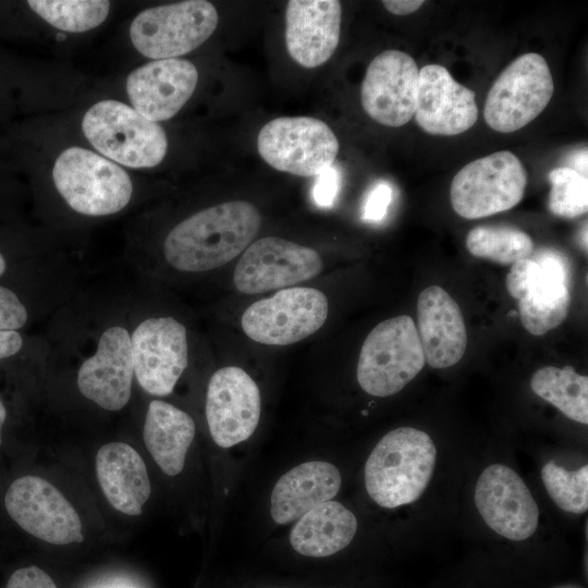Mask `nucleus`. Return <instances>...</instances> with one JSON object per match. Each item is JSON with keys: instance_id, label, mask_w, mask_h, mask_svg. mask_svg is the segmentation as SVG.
<instances>
[{"instance_id": "1", "label": "nucleus", "mask_w": 588, "mask_h": 588, "mask_svg": "<svg viewBox=\"0 0 588 588\" xmlns=\"http://www.w3.org/2000/svg\"><path fill=\"white\" fill-rule=\"evenodd\" d=\"M257 208L233 200L198 211L176 224L163 243L166 261L184 272L219 268L245 250L260 228Z\"/></svg>"}, {"instance_id": "2", "label": "nucleus", "mask_w": 588, "mask_h": 588, "mask_svg": "<svg viewBox=\"0 0 588 588\" xmlns=\"http://www.w3.org/2000/svg\"><path fill=\"white\" fill-rule=\"evenodd\" d=\"M437 450L430 436L400 427L383 436L365 464V486L380 506L394 509L415 502L433 474Z\"/></svg>"}, {"instance_id": "3", "label": "nucleus", "mask_w": 588, "mask_h": 588, "mask_svg": "<svg viewBox=\"0 0 588 588\" xmlns=\"http://www.w3.org/2000/svg\"><path fill=\"white\" fill-rule=\"evenodd\" d=\"M571 268L564 255L542 249L512 265L505 279L510 295L518 299L523 326L532 335L559 327L568 314Z\"/></svg>"}, {"instance_id": "4", "label": "nucleus", "mask_w": 588, "mask_h": 588, "mask_svg": "<svg viewBox=\"0 0 588 588\" xmlns=\"http://www.w3.org/2000/svg\"><path fill=\"white\" fill-rule=\"evenodd\" d=\"M425 364L414 320L396 316L381 321L366 336L357 364V381L372 396H390L409 383Z\"/></svg>"}, {"instance_id": "5", "label": "nucleus", "mask_w": 588, "mask_h": 588, "mask_svg": "<svg viewBox=\"0 0 588 588\" xmlns=\"http://www.w3.org/2000/svg\"><path fill=\"white\" fill-rule=\"evenodd\" d=\"M88 142L103 156L130 168H152L168 149L164 130L117 100L91 106L82 121Z\"/></svg>"}, {"instance_id": "6", "label": "nucleus", "mask_w": 588, "mask_h": 588, "mask_svg": "<svg viewBox=\"0 0 588 588\" xmlns=\"http://www.w3.org/2000/svg\"><path fill=\"white\" fill-rule=\"evenodd\" d=\"M52 177L66 204L86 216L119 212L133 194L130 175L121 167L82 147H70L59 155Z\"/></svg>"}, {"instance_id": "7", "label": "nucleus", "mask_w": 588, "mask_h": 588, "mask_svg": "<svg viewBox=\"0 0 588 588\" xmlns=\"http://www.w3.org/2000/svg\"><path fill=\"white\" fill-rule=\"evenodd\" d=\"M218 12L206 0H186L149 8L138 13L130 38L143 56L173 59L203 45L216 30Z\"/></svg>"}, {"instance_id": "8", "label": "nucleus", "mask_w": 588, "mask_h": 588, "mask_svg": "<svg viewBox=\"0 0 588 588\" xmlns=\"http://www.w3.org/2000/svg\"><path fill=\"white\" fill-rule=\"evenodd\" d=\"M527 173L516 155L492 152L464 166L453 177L450 200L465 219H479L512 209L520 203Z\"/></svg>"}, {"instance_id": "9", "label": "nucleus", "mask_w": 588, "mask_h": 588, "mask_svg": "<svg viewBox=\"0 0 588 588\" xmlns=\"http://www.w3.org/2000/svg\"><path fill=\"white\" fill-rule=\"evenodd\" d=\"M553 91L546 59L535 52L522 54L501 72L489 89L485 121L500 133L518 131L546 109Z\"/></svg>"}, {"instance_id": "10", "label": "nucleus", "mask_w": 588, "mask_h": 588, "mask_svg": "<svg viewBox=\"0 0 588 588\" xmlns=\"http://www.w3.org/2000/svg\"><path fill=\"white\" fill-rule=\"evenodd\" d=\"M257 148L273 169L309 177L333 164L339 140L330 126L319 119L281 117L262 126Z\"/></svg>"}, {"instance_id": "11", "label": "nucleus", "mask_w": 588, "mask_h": 588, "mask_svg": "<svg viewBox=\"0 0 588 588\" xmlns=\"http://www.w3.org/2000/svg\"><path fill=\"white\" fill-rule=\"evenodd\" d=\"M328 313V298L321 291L293 286L252 304L242 315L241 326L255 342L289 345L318 331Z\"/></svg>"}, {"instance_id": "12", "label": "nucleus", "mask_w": 588, "mask_h": 588, "mask_svg": "<svg viewBox=\"0 0 588 588\" xmlns=\"http://www.w3.org/2000/svg\"><path fill=\"white\" fill-rule=\"evenodd\" d=\"M4 505L26 532L45 542L65 546L84 540L81 518L68 499L46 479L23 476L9 487Z\"/></svg>"}, {"instance_id": "13", "label": "nucleus", "mask_w": 588, "mask_h": 588, "mask_svg": "<svg viewBox=\"0 0 588 588\" xmlns=\"http://www.w3.org/2000/svg\"><path fill=\"white\" fill-rule=\"evenodd\" d=\"M321 271L322 260L314 248L268 236L244 250L233 282L238 292L257 294L310 280Z\"/></svg>"}, {"instance_id": "14", "label": "nucleus", "mask_w": 588, "mask_h": 588, "mask_svg": "<svg viewBox=\"0 0 588 588\" xmlns=\"http://www.w3.org/2000/svg\"><path fill=\"white\" fill-rule=\"evenodd\" d=\"M134 375L149 394H170L188 363L186 328L173 317L143 320L131 335Z\"/></svg>"}, {"instance_id": "15", "label": "nucleus", "mask_w": 588, "mask_h": 588, "mask_svg": "<svg viewBox=\"0 0 588 588\" xmlns=\"http://www.w3.org/2000/svg\"><path fill=\"white\" fill-rule=\"evenodd\" d=\"M205 411L213 442L223 449L234 446L250 438L258 426L259 388L244 369L222 367L209 380Z\"/></svg>"}, {"instance_id": "16", "label": "nucleus", "mask_w": 588, "mask_h": 588, "mask_svg": "<svg viewBox=\"0 0 588 588\" xmlns=\"http://www.w3.org/2000/svg\"><path fill=\"white\" fill-rule=\"evenodd\" d=\"M419 70L406 52L390 49L369 63L360 90L364 111L376 122L400 127L415 114Z\"/></svg>"}, {"instance_id": "17", "label": "nucleus", "mask_w": 588, "mask_h": 588, "mask_svg": "<svg viewBox=\"0 0 588 588\" xmlns=\"http://www.w3.org/2000/svg\"><path fill=\"white\" fill-rule=\"evenodd\" d=\"M475 503L487 525L511 540H525L537 529L539 509L516 471L501 464L487 467L475 489Z\"/></svg>"}, {"instance_id": "18", "label": "nucleus", "mask_w": 588, "mask_h": 588, "mask_svg": "<svg viewBox=\"0 0 588 588\" xmlns=\"http://www.w3.org/2000/svg\"><path fill=\"white\" fill-rule=\"evenodd\" d=\"M134 377L131 335L112 326L100 335L97 350L81 365L77 388L99 407L118 412L130 401Z\"/></svg>"}, {"instance_id": "19", "label": "nucleus", "mask_w": 588, "mask_h": 588, "mask_svg": "<svg viewBox=\"0 0 588 588\" xmlns=\"http://www.w3.org/2000/svg\"><path fill=\"white\" fill-rule=\"evenodd\" d=\"M414 117L428 134H462L478 119L475 93L456 82L444 66L427 64L419 70Z\"/></svg>"}, {"instance_id": "20", "label": "nucleus", "mask_w": 588, "mask_h": 588, "mask_svg": "<svg viewBox=\"0 0 588 588\" xmlns=\"http://www.w3.org/2000/svg\"><path fill=\"white\" fill-rule=\"evenodd\" d=\"M196 66L186 59H161L135 69L126 79L128 99L140 115L152 121L174 117L193 95Z\"/></svg>"}, {"instance_id": "21", "label": "nucleus", "mask_w": 588, "mask_h": 588, "mask_svg": "<svg viewBox=\"0 0 588 588\" xmlns=\"http://www.w3.org/2000/svg\"><path fill=\"white\" fill-rule=\"evenodd\" d=\"M342 7L336 0H291L285 9V45L301 66L326 63L340 39Z\"/></svg>"}, {"instance_id": "22", "label": "nucleus", "mask_w": 588, "mask_h": 588, "mask_svg": "<svg viewBox=\"0 0 588 588\" xmlns=\"http://www.w3.org/2000/svg\"><path fill=\"white\" fill-rule=\"evenodd\" d=\"M417 332L426 363L437 369L457 364L467 346L458 304L439 285L421 291L417 299Z\"/></svg>"}, {"instance_id": "23", "label": "nucleus", "mask_w": 588, "mask_h": 588, "mask_svg": "<svg viewBox=\"0 0 588 588\" xmlns=\"http://www.w3.org/2000/svg\"><path fill=\"white\" fill-rule=\"evenodd\" d=\"M341 474L324 461L302 463L275 482L270 497V515L278 525L296 522L315 506L332 500L340 491Z\"/></svg>"}, {"instance_id": "24", "label": "nucleus", "mask_w": 588, "mask_h": 588, "mask_svg": "<svg viewBox=\"0 0 588 588\" xmlns=\"http://www.w3.org/2000/svg\"><path fill=\"white\" fill-rule=\"evenodd\" d=\"M96 473L108 502L119 512L137 516L151 493L146 465L125 442L102 445L96 455Z\"/></svg>"}, {"instance_id": "25", "label": "nucleus", "mask_w": 588, "mask_h": 588, "mask_svg": "<svg viewBox=\"0 0 588 588\" xmlns=\"http://www.w3.org/2000/svg\"><path fill=\"white\" fill-rule=\"evenodd\" d=\"M195 433V421L189 414L161 400L149 403L143 439L151 457L166 475L176 476L183 470Z\"/></svg>"}, {"instance_id": "26", "label": "nucleus", "mask_w": 588, "mask_h": 588, "mask_svg": "<svg viewBox=\"0 0 588 588\" xmlns=\"http://www.w3.org/2000/svg\"><path fill=\"white\" fill-rule=\"evenodd\" d=\"M356 531L355 515L342 503L330 500L295 522L290 532V543L302 555L324 558L346 548Z\"/></svg>"}, {"instance_id": "27", "label": "nucleus", "mask_w": 588, "mask_h": 588, "mask_svg": "<svg viewBox=\"0 0 588 588\" xmlns=\"http://www.w3.org/2000/svg\"><path fill=\"white\" fill-rule=\"evenodd\" d=\"M530 388L569 419L588 424V377L579 375L572 366L538 369L531 377Z\"/></svg>"}, {"instance_id": "28", "label": "nucleus", "mask_w": 588, "mask_h": 588, "mask_svg": "<svg viewBox=\"0 0 588 588\" xmlns=\"http://www.w3.org/2000/svg\"><path fill=\"white\" fill-rule=\"evenodd\" d=\"M466 247L475 257L513 265L531 255L534 242L526 232L515 226L479 225L468 232Z\"/></svg>"}, {"instance_id": "29", "label": "nucleus", "mask_w": 588, "mask_h": 588, "mask_svg": "<svg viewBox=\"0 0 588 588\" xmlns=\"http://www.w3.org/2000/svg\"><path fill=\"white\" fill-rule=\"evenodd\" d=\"M27 4L50 25L69 33L99 26L110 10V2L103 0H29Z\"/></svg>"}, {"instance_id": "30", "label": "nucleus", "mask_w": 588, "mask_h": 588, "mask_svg": "<svg viewBox=\"0 0 588 588\" xmlns=\"http://www.w3.org/2000/svg\"><path fill=\"white\" fill-rule=\"evenodd\" d=\"M547 492L554 503L565 512L585 513L588 509V466L566 470L553 462L541 469Z\"/></svg>"}, {"instance_id": "31", "label": "nucleus", "mask_w": 588, "mask_h": 588, "mask_svg": "<svg viewBox=\"0 0 588 588\" xmlns=\"http://www.w3.org/2000/svg\"><path fill=\"white\" fill-rule=\"evenodd\" d=\"M551 189L549 210L558 217L573 219L588 210V180L586 175L568 167L553 169L549 173Z\"/></svg>"}, {"instance_id": "32", "label": "nucleus", "mask_w": 588, "mask_h": 588, "mask_svg": "<svg viewBox=\"0 0 588 588\" xmlns=\"http://www.w3.org/2000/svg\"><path fill=\"white\" fill-rule=\"evenodd\" d=\"M28 311L19 295L0 285V330H19L25 326Z\"/></svg>"}, {"instance_id": "33", "label": "nucleus", "mask_w": 588, "mask_h": 588, "mask_svg": "<svg viewBox=\"0 0 588 588\" xmlns=\"http://www.w3.org/2000/svg\"><path fill=\"white\" fill-rule=\"evenodd\" d=\"M340 189V173L333 164L318 175L313 188V198L319 207H331Z\"/></svg>"}, {"instance_id": "34", "label": "nucleus", "mask_w": 588, "mask_h": 588, "mask_svg": "<svg viewBox=\"0 0 588 588\" xmlns=\"http://www.w3.org/2000/svg\"><path fill=\"white\" fill-rule=\"evenodd\" d=\"M393 191L387 182L376 184L369 192L363 211V218L368 221H380L392 201Z\"/></svg>"}, {"instance_id": "35", "label": "nucleus", "mask_w": 588, "mask_h": 588, "mask_svg": "<svg viewBox=\"0 0 588 588\" xmlns=\"http://www.w3.org/2000/svg\"><path fill=\"white\" fill-rule=\"evenodd\" d=\"M4 588H57V585L44 569L30 565L14 571Z\"/></svg>"}, {"instance_id": "36", "label": "nucleus", "mask_w": 588, "mask_h": 588, "mask_svg": "<svg viewBox=\"0 0 588 588\" xmlns=\"http://www.w3.org/2000/svg\"><path fill=\"white\" fill-rule=\"evenodd\" d=\"M23 347V338L16 330H0V360L14 356Z\"/></svg>"}, {"instance_id": "37", "label": "nucleus", "mask_w": 588, "mask_h": 588, "mask_svg": "<svg viewBox=\"0 0 588 588\" xmlns=\"http://www.w3.org/2000/svg\"><path fill=\"white\" fill-rule=\"evenodd\" d=\"M425 1L422 0H384L383 7L392 14L407 15L417 11Z\"/></svg>"}, {"instance_id": "38", "label": "nucleus", "mask_w": 588, "mask_h": 588, "mask_svg": "<svg viewBox=\"0 0 588 588\" xmlns=\"http://www.w3.org/2000/svg\"><path fill=\"white\" fill-rule=\"evenodd\" d=\"M572 161L575 166L574 170L587 176V149L575 154Z\"/></svg>"}, {"instance_id": "39", "label": "nucleus", "mask_w": 588, "mask_h": 588, "mask_svg": "<svg viewBox=\"0 0 588 588\" xmlns=\"http://www.w3.org/2000/svg\"><path fill=\"white\" fill-rule=\"evenodd\" d=\"M5 419H7V409H5V406L3 404V402L0 400V444H1V441H2V434H1V431H2V427L5 422Z\"/></svg>"}, {"instance_id": "40", "label": "nucleus", "mask_w": 588, "mask_h": 588, "mask_svg": "<svg viewBox=\"0 0 588 588\" xmlns=\"http://www.w3.org/2000/svg\"><path fill=\"white\" fill-rule=\"evenodd\" d=\"M8 268L5 257L0 252V278L5 273Z\"/></svg>"}]
</instances>
